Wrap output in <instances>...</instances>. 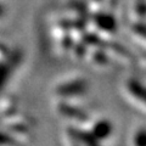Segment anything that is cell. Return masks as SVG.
<instances>
[{"label":"cell","instance_id":"cell-1","mask_svg":"<svg viewBox=\"0 0 146 146\" xmlns=\"http://www.w3.org/2000/svg\"><path fill=\"white\" fill-rule=\"evenodd\" d=\"M125 91H128L131 101L136 104L140 110L146 112V91L143 89V86H140L135 82H129L125 84Z\"/></svg>","mask_w":146,"mask_h":146},{"label":"cell","instance_id":"cell-2","mask_svg":"<svg viewBox=\"0 0 146 146\" xmlns=\"http://www.w3.org/2000/svg\"><path fill=\"white\" fill-rule=\"evenodd\" d=\"M85 82L84 80H80V79H78V80H74V82H68V83H66V84H63L62 86H61V90L62 91H65L66 94H68V95H80V94H83L84 91H85Z\"/></svg>","mask_w":146,"mask_h":146},{"label":"cell","instance_id":"cell-3","mask_svg":"<svg viewBox=\"0 0 146 146\" xmlns=\"http://www.w3.org/2000/svg\"><path fill=\"white\" fill-rule=\"evenodd\" d=\"M133 146H146V129L136 130L131 140Z\"/></svg>","mask_w":146,"mask_h":146}]
</instances>
